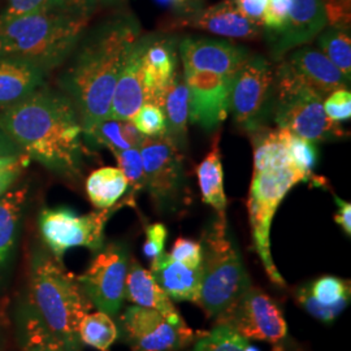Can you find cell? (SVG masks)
Segmentation results:
<instances>
[{"label":"cell","mask_w":351,"mask_h":351,"mask_svg":"<svg viewBox=\"0 0 351 351\" xmlns=\"http://www.w3.org/2000/svg\"><path fill=\"white\" fill-rule=\"evenodd\" d=\"M141 36L138 20L130 13H121L98 26L81 45L78 42L60 86L75 106L82 134L110 117L117 78Z\"/></svg>","instance_id":"1"},{"label":"cell","mask_w":351,"mask_h":351,"mask_svg":"<svg viewBox=\"0 0 351 351\" xmlns=\"http://www.w3.org/2000/svg\"><path fill=\"white\" fill-rule=\"evenodd\" d=\"M1 129L23 154L64 176L78 173L82 163V126L66 95L38 88L0 112Z\"/></svg>","instance_id":"2"},{"label":"cell","mask_w":351,"mask_h":351,"mask_svg":"<svg viewBox=\"0 0 351 351\" xmlns=\"http://www.w3.org/2000/svg\"><path fill=\"white\" fill-rule=\"evenodd\" d=\"M91 302L63 262L39 251L32 261L27 316L68 350L80 351V326Z\"/></svg>","instance_id":"3"},{"label":"cell","mask_w":351,"mask_h":351,"mask_svg":"<svg viewBox=\"0 0 351 351\" xmlns=\"http://www.w3.org/2000/svg\"><path fill=\"white\" fill-rule=\"evenodd\" d=\"M93 13L53 10L0 21V56L25 59L46 73L73 52Z\"/></svg>","instance_id":"4"},{"label":"cell","mask_w":351,"mask_h":351,"mask_svg":"<svg viewBox=\"0 0 351 351\" xmlns=\"http://www.w3.org/2000/svg\"><path fill=\"white\" fill-rule=\"evenodd\" d=\"M202 287L198 306L208 317L226 313L250 288L239 246L232 237L226 216H217L203 234Z\"/></svg>","instance_id":"5"},{"label":"cell","mask_w":351,"mask_h":351,"mask_svg":"<svg viewBox=\"0 0 351 351\" xmlns=\"http://www.w3.org/2000/svg\"><path fill=\"white\" fill-rule=\"evenodd\" d=\"M322 98L308 88L285 62L275 71L274 114L275 123L295 136L311 142L336 141L345 137L339 123L332 121L323 107Z\"/></svg>","instance_id":"6"},{"label":"cell","mask_w":351,"mask_h":351,"mask_svg":"<svg viewBox=\"0 0 351 351\" xmlns=\"http://www.w3.org/2000/svg\"><path fill=\"white\" fill-rule=\"evenodd\" d=\"M310 178L294 167L274 172H254L252 175L247 208L254 249L262 261L265 274L278 287H284L285 280L280 275L271 254L272 221L289 191Z\"/></svg>","instance_id":"7"},{"label":"cell","mask_w":351,"mask_h":351,"mask_svg":"<svg viewBox=\"0 0 351 351\" xmlns=\"http://www.w3.org/2000/svg\"><path fill=\"white\" fill-rule=\"evenodd\" d=\"M145 190L156 210L162 213H177L186 199V173L180 147L168 134L146 137L139 146Z\"/></svg>","instance_id":"8"},{"label":"cell","mask_w":351,"mask_h":351,"mask_svg":"<svg viewBox=\"0 0 351 351\" xmlns=\"http://www.w3.org/2000/svg\"><path fill=\"white\" fill-rule=\"evenodd\" d=\"M124 206V202L121 201L113 208L98 210L86 215H80L69 207L43 208L38 219L40 237L51 255L59 262H63L66 251L75 247H86L97 252L104 245L107 221Z\"/></svg>","instance_id":"9"},{"label":"cell","mask_w":351,"mask_h":351,"mask_svg":"<svg viewBox=\"0 0 351 351\" xmlns=\"http://www.w3.org/2000/svg\"><path fill=\"white\" fill-rule=\"evenodd\" d=\"M275 69L263 56H250L232 77L229 112L236 124L249 132L263 126L272 107Z\"/></svg>","instance_id":"10"},{"label":"cell","mask_w":351,"mask_h":351,"mask_svg":"<svg viewBox=\"0 0 351 351\" xmlns=\"http://www.w3.org/2000/svg\"><path fill=\"white\" fill-rule=\"evenodd\" d=\"M247 341H264L274 351H284L288 324L282 310L263 290L251 285L226 313L216 319Z\"/></svg>","instance_id":"11"},{"label":"cell","mask_w":351,"mask_h":351,"mask_svg":"<svg viewBox=\"0 0 351 351\" xmlns=\"http://www.w3.org/2000/svg\"><path fill=\"white\" fill-rule=\"evenodd\" d=\"M130 264L125 243L111 242L103 245L78 280L88 301L99 311L110 316L120 313L125 301V282Z\"/></svg>","instance_id":"12"},{"label":"cell","mask_w":351,"mask_h":351,"mask_svg":"<svg viewBox=\"0 0 351 351\" xmlns=\"http://www.w3.org/2000/svg\"><path fill=\"white\" fill-rule=\"evenodd\" d=\"M119 332L133 351H180L194 341V332L185 322L175 323L155 310L134 304L120 316Z\"/></svg>","instance_id":"13"},{"label":"cell","mask_w":351,"mask_h":351,"mask_svg":"<svg viewBox=\"0 0 351 351\" xmlns=\"http://www.w3.org/2000/svg\"><path fill=\"white\" fill-rule=\"evenodd\" d=\"M233 75L208 71L184 69L190 97V120L204 130H213L229 114L230 82Z\"/></svg>","instance_id":"14"},{"label":"cell","mask_w":351,"mask_h":351,"mask_svg":"<svg viewBox=\"0 0 351 351\" xmlns=\"http://www.w3.org/2000/svg\"><path fill=\"white\" fill-rule=\"evenodd\" d=\"M184 69L208 71L233 75L250 58V51L232 40L215 38L185 37L178 42Z\"/></svg>","instance_id":"15"},{"label":"cell","mask_w":351,"mask_h":351,"mask_svg":"<svg viewBox=\"0 0 351 351\" xmlns=\"http://www.w3.org/2000/svg\"><path fill=\"white\" fill-rule=\"evenodd\" d=\"M176 26L193 27L220 37L246 40L259 39L263 30L262 26L242 14L236 0H221L213 5L199 7L191 12L184 13Z\"/></svg>","instance_id":"16"},{"label":"cell","mask_w":351,"mask_h":351,"mask_svg":"<svg viewBox=\"0 0 351 351\" xmlns=\"http://www.w3.org/2000/svg\"><path fill=\"white\" fill-rule=\"evenodd\" d=\"M326 27L323 0H290L285 25L268 39L272 58L282 59L291 49L310 43Z\"/></svg>","instance_id":"17"},{"label":"cell","mask_w":351,"mask_h":351,"mask_svg":"<svg viewBox=\"0 0 351 351\" xmlns=\"http://www.w3.org/2000/svg\"><path fill=\"white\" fill-rule=\"evenodd\" d=\"M176 38L168 34H146L143 55L145 103L163 107L164 97L177 69Z\"/></svg>","instance_id":"18"},{"label":"cell","mask_w":351,"mask_h":351,"mask_svg":"<svg viewBox=\"0 0 351 351\" xmlns=\"http://www.w3.org/2000/svg\"><path fill=\"white\" fill-rule=\"evenodd\" d=\"M350 281L336 276H322L297 290L302 308L316 320L330 324L350 303Z\"/></svg>","instance_id":"19"},{"label":"cell","mask_w":351,"mask_h":351,"mask_svg":"<svg viewBox=\"0 0 351 351\" xmlns=\"http://www.w3.org/2000/svg\"><path fill=\"white\" fill-rule=\"evenodd\" d=\"M146 49V34L138 40L126 56L117 78L110 117L116 120H132L145 103L143 97V55Z\"/></svg>","instance_id":"20"},{"label":"cell","mask_w":351,"mask_h":351,"mask_svg":"<svg viewBox=\"0 0 351 351\" xmlns=\"http://www.w3.org/2000/svg\"><path fill=\"white\" fill-rule=\"evenodd\" d=\"M285 63L294 75L324 99L336 90L348 88L350 84L339 72V68L316 49H298L290 55Z\"/></svg>","instance_id":"21"},{"label":"cell","mask_w":351,"mask_h":351,"mask_svg":"<svg viewBox=\"0 0 351 351\" xmlns=\"http://www.w3.org/2000/svg\"><path fill=\"white\" fill-rule=\"evenodd\" d=\"M150 272L158 285L172 301L198 303L201 294L202 267L191 268L163 252L151 262Z\"/></svg>","instance_id":"22"},{"label":"cell","mask_w":351,"mask_h":351,"mask_svg":"<svg viewBox=\"0 0 351 351\" xmlns=\"http://www.w3.org/2000/svg\"><path fill=\"white\" fill-rule=\"evenodd\" d=\"M125 300L134 306L155 310L175 323L185 322L173 301L158 285L150 269L143 268L134 259H130L126 276Z\"/></svg>","instance_id":"23"},{"label":"cell","mask_w":351,"mask_h":351,"mask_svg":"<svg viewBox=\"0 0 351 351\" xmlns=\"http://www.w3.org/2000/svg\"><path fill=\"white\" fill-rule=\"evenodd\" d=\"M46 72L25 59L0 56V108L25 99L45 82Z\"/></svg>","instance_id":"24"},{"label":"cell","mask_w":351,"mask_h":351,"mask_svg":"<svg viewBox=\"0 0 351 351\" xmlns=\"http://www.w3.org/2000/svg\"><path fill=\"white\" fill-rule=\"evenodd\" d=\"M290 133L280 126L276 129L261 126L254 132V172H274L293 167L288 151Z\"/></svg>","instance_id":"25"},{"label":"cell","mask_w":351,"mask_h":351,"mask_svg":"<svg viewBox=\"0 0 351 351\" xmlns=\"http://www.w3.org/2000/svg\"><path fill=\"white\" fill-rule=\"evenodd\" d=\"M197 177L201 189L202 201L211 206L217 216H226L228 201L224 189V169L221 150L219 147V136L213 138L211 150L197 167Z\"/></svg>","instance_id":"26"},{"label":"cell","mask_w":351,"mask_h":351,"mask_svg":"<svg viewBox=\"0 0 351 351\" xmlns=\"http://www.w3.org/2000/svg\"><path fill=\"white\" fill-rule=\"evenodd\" d=\"M164 114L167 121V133L180 147L185 145L190 120V97L184 75L176 72L163 101Z\"/></svg>","instance_id":"27"},{"label":"cell","mask_w":351,"mask_h":351,"mask_svg":"<svg viewBox=\"0 0 351 351\" xmlns=\"http://www.w3.org/2000/svg\"><path fill=\"white\" fill-rule=\"evenodd\" d=\"M26 195L27 186L7 191L0 197V275L7 268L16 245Z\"/></svg>","instance_id":"28"},{"label":"cell","mask_w":351,"mask_h":351,"mask_svg":"<svg viewBox=\"0 0 351 351\" xmlns=\"http://www.w3.org/2000/svg\"><path fill=\"white\" fill-rule=\"evenodd\" d=\"M126 191L125 176L114 167L99 168L86 180L88 199L97 210L113 208L125 197Z\"/></svg>","instance_id":"29"},{"label":"cell","mask_w":351,"mask_h":351,"mask_svg":"<svg viewBox=\"0 0 351 351\" xmlns=\"http://www.w3.org/2000/svg\"><path fill=\"white\" fill-rule=\"evenodd\" d=\"M85 137L95 145L104 146L112 152L113 155L121 151L139 147L146 138L132 120H116L108 117L98 125L94 126Z\"/></svg>","instance_id":"30"},{"label":"cell","mask_w":351,"mask_h":351,"mask_svg":"<svg viewBox=\"0 0 351 351\" xmlns=\"http://www.w3.org/2000/svg\"><path fill=\"white\" fill-rule=\"evenodd\" d=\"M119 326L103 311L88 313L80 326V341L98 351H110L119 339Z\"/></svg>","instance_id":"31"},{"label":"cell","mask_w":351,"mask_h":351,"mask_svg":"<svg viewBox=\"0 0 351 351\" xmlns=\"http://www.w3.org/2000/svg\"><path fill=\"white\" fill-rule=\"evenodd\" d=\"M319 51L339 68V72L350 82L351 38L350 29L328 26L317 38Z\"/></svg>","instance_id":"32"},{"label":"cell","mask_w":351,"mask_h":351,"mask_svg":"<svg viewBox=\"0 0 351 351\" xmlns=\"http://www.w3.org/2000/svg\"><path fill=\"white\" fill-rule=\"evenodd\" d=\"M97 5V0H7V7L0 14V21L38 11L75 10L93 13Z\"/></svg>","instance_id":"33"},{"label":"cell","mask_w":351,"mask_h":351,"mask_svg":"<svg viewBox=\"0 0 351 351\" xmlns=\"http://www.w3.org/2000/svg\"><path fill=\"white\" fill-rule=\"evenodd\" d=\"M119 164V169L125 176L128 181V191L123 202L125 206H136V197L145 190V172L139 147H132L114 154Z\"/></svg>","instance_id":"34"},{"label":"cell","mask_w":351,"mask_h":351,"mask_svg":"<svg viewBox=\"0 0 351 351\" xmlns=\"http://www.w3.org/2000/svg\"><path fill=\"white\" fill-rule=\"evenodd\" d=\"M256 346L233 329L224 324H216L213 330L204 333L194 345L193 351H255Z\"/></svg>","instance_id":"35"},{"label":"cell","mask_w":351,"mask_h":351,"mask_svg":"<svg viewBox=\"0 0 351 351\" xmlns=\"http://www.w3.org/2000/svg\"><path fill=\"white\" fill-rule=\"evenodd\" d=\"M288 151L291 165L301 171L302 173L311 177L313 169L317 162V149L315 146V142L290 133Z\"/></svg>","instance_id":"36"},{"label":"cell","mask_w":351,"mask_h":351,"mask_svg":"<svg viewBox=\"0 0 351 351\" xmlns=\"http://www.w3.org/2000/svg\"><path fill=\"white\" fill-rule=\"evenodd\" d=\"M132 121L145 137H158L167 133L165 114L159 106L143 103Z\"/></svg>","instance_id":"37"},{"label":"cell","mask_w":351,"mask_h":351,"mask_svg":"<svg viewBox=\"0 0 351 351\" xmlns=\"http://www.w3.org/2000/svg\"><path fill=\"white\" fill-rule=\"evenodd\" d=\"M25 351H71L52 339L37 323L25 316Z\"/></svg>","instance_id":"38"},{"label":"cell","mask_w":351,"mask_h":351,"mask_svg":"<svg viewBox=\"0 0 351 351\" xmlns=\"http://www.w3.org/2000/svg\"><path fill=\"white\" fill-rule=\"evenodd\" d=\"M324 112L326 116L335 121L341 123L350 120L351 117V93L346 88H339L329 94L323 101Z\"/></svg>","instance_id":"39"},{"label":"cell","mask_w":351,"mask_h":351,"mask_svg":"<svg viewBox=\"0 0 351 351\" xmlns=\"http://www.w3.org/2000/svg\"><path fill=\"white\" fill-rule=\"evenodd\" d=\"M169 255L180 263L191 268H199L203 262V247L198 241L181 237L176 239Z\"/></svg>","instance_id":"40"},{"label":"cell","mask_w":351,"mask_h":351,"mask_svg":"<svg viewBox=\"0 0 351 351\" xmlns=\"http://www.w3.org/2000/svg\"><path fill=\"white\" fill-rule=\"evenodd\" d=\"M290 0H268L264 11L263 27L268 39L277 36L285 25Z\"/></svg>","instance_id":"41"},{"label":"cell","mask_w":351,"mask_h":351,"mask_svg":"<svg viewBox=\"0 0 351 351\" xmlns=\"http://www.w3.org/2000/svg\"><path fill=\"white\" fill-rule=\"evenodd\" d=\"M168 239V229L163 223H154L146 226V239L143 243V255L152 262L163 254Z\"/></svg>","instance_id":"42"},{"label":"cell","mask_w":351,"mask_h":351,"mask_svg":"<svg viewBox=\"0 0 351 351\" xmlns=\"http://www.w3.org/2000/svg\"><path fill=\"white\" fill-rule=\"evenodd\" d=\"M326 26L350 29V0H323Z\"/></svg>","instance_id":"43"},{"label":"cell","mask_w":351,"mask_h":351,"mask_svg":"<svg viewBox=\"0 0 351 351\" xmlns=\"http://www.w3.org/2000/svg\"><path fill=\"white\" fill-rule=\"evenodd\" d=\"M268 0H236V4L243 16L252 23L263 27V17Z\"/></svg>","instance_id":"44"},{"label":"cell","mask_w":351,"mask_h":351,"mask_svg":"<svg viewBox=\"0 0 351 351\" xmlns=\"http://www.w3.org/2000/svg\"><path fill=\"white\" fill-rule=\"evenodd\" d=\"M29 156L24 155L19 162L13 164L12 167H10L8 169L0 172V197L4 195L13 184L17 181V178L21 175V172L24 171L27 163H29Z\"/></svg>","instance_id":"45"},{"label":"cell","mask_w":351,"mask_h":351,"mask_svg":"<svg viewBox=\"0 0 351 351\" xmlns=\"http://www.w3.org/2000/svg\"><path fill=\"white\" fill-rule=\"evenodd\" d=\"M335 202L337 203V213H335V221L337 226H341L343 233L350 237L351 236V204L349 202L342 201L339 197L335 195Z\"/></svg>","instance_id":"46"},{"label":"cell","mask_w":351,"mask_h":351,"mask_svg":"<svg viewBox=\"0 0 351 351\" xmlns=\"http://www.w3.org/2000/svg\"><path fill=\"white\" fill-rule=\"evenodd\" d=\"M23 154L20 147L0 126V156H13Z\"/></svg>","instance_id":"47"},{"label":"cell","mask_w":351,"mask_h":351,"mask_svg":"<svg viewBox=\"0 0 351 351\" xmlns=\"http://www.w3.org/2000/svg\"><path fill=\"white\" fill-rule=\"evenodd\" d=\"M25 154H20V155H13V156H0V172L8 169L10 167H12L13 164L17 163Z\"/></svg>","instance_id":"48"},{"label":"cell","mask_w":351,"mask_h":351,"mask_svg":"<svg viewBox=\"0 0 351 351\" xmlns=\"http://www.w3.org/2000/svg\"><path fill=\"white\" fill-rule=\"evenodd\" d=\"M121 1L124 0H97V4L101 7H112V5H117Z\"/></svg>","instance_id":"49"},{"label":"cell","mask_w":351,"mask_h":351,"mask_svg":"<svg viewBox=\"0 0 351 351\" xmlns=\"http://www.w3.org/2000/svg\"><path fill=\"white\" fill-rule=\"evenodd\" d=\"M191 3H193V5L195 7V10L202 7V5H199V0H191Z\"/></svg>","instance_id":"50"},{"label":"cell","mask_w":351,"mask_h":351,"mask_svg":"<svg viewBox=\"0 0 351 351\" xmlns=\"http://www.w3.org/2000/svg\"><path fill=\"white\" fill-rule=\"evenodd\" d=\"M255 351H261V350H259V349H256V350H255Z\"/></svg>","instance_id":"51"}]
</instances>
